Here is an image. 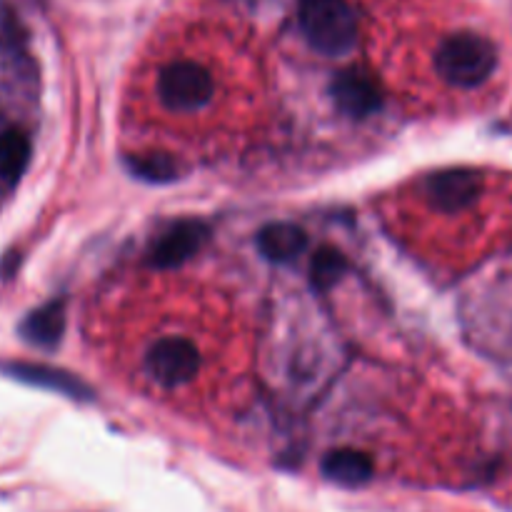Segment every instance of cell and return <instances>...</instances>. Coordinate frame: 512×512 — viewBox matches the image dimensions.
<instances>
[{"label": "cell", "mask_w": 512, "mask_h": 512, "mask_svg": "<svg viewBox=\"0 0 512 512\" xmlns=\"http://www.w3.org/2000/svg\"><path fill=\"white\" fill-rule=\"evenodd\" d=\"M298 23L310 48L328 58L350 53L358 45V13L348 0H298Z\"/></svg>", "instance_id": "1"}, {"label": "cell", "mask_w": 512, "mask_h": 512, "mask_svg": "<svg viewBox=\"0 0 512 512\" xmlns=\"http://www.w3.org/2000/svg\"><path fill=\"white\" fill-rule=\"evenodd\" d=\"M495 65L498 50L493 40L470 30L448 35L435 53V70L455 88H478L493 75Z\"/></svg>", "instance_id": "2"}, {"label": "cell", "mask_w": 512, "mask_h": 512, "mask_svg": "<svg viewBox=\"0 0 512 512\" xmlns=\"http://www.w3.org/2000/svg\"><path fill=\"white\" fill-rule=\"evenodd\" d=\"M213 75L193 60H175L160 70L158 95L175 113L200 110L213 100Z\"/></svg>", "instance_id": "3"}, {"label": "cell", "mask_w": 512, "mask_h": 512, "mask_svg": "<svg viewBox=\"0 0 512 512\" xmlns=\"http://www.w3.org/2000/svg\"><path fill=\"white\" fill-rule=\"evenodd\" d=\"M145 370L163 388H180L200 370V353L190 340L163 338L145 355Z\"/></svg>", "instance_id": "4"}, {"label": "cell", "mask_w": 512, "mask_h": 512, "mask_svg": "<svg viewBox=\"0 0 512 512\" xmlns=\"http://www.w3.org/2000/svg\"><path fill=\"white\" fill-rule=\"evenodd\" d=\"M210 240V228L203 220L185 218L170 225L148 248V263L158 270L178 268L203 250Z\"/></svg>", "instance_id": "5"}, {"label": "cell", "mask_w": 512, "mask_h": 512, "mask_svg": "<svg viewBox=\"0 0 512 512\" xmlns=\"http://www.w3.org/2000/svg\"><path fill=\"white\" fill-rule=\"evenodd\" d=\"M0 373H3L5 378L30 385V388L50 390V393L78 400V403H88V400L95 398L93 388H90L85 380L68 373V370L55 368V365L28 363V360H8V363H0Z\"/></svg>", "instance_id": "6"}, {"label": "cell", "mask_w": 512, "mask_h": 512, "mask_svg": "<svg viewBox=\"0 0 512 512\" xmlns=\"http://www.w3.org/2000/svg\"><path fill=\"white\" fill-rule=\"evenodd\" d=\"M330 98L340 113L363 120L383 105V90L370 70L355 65V68H345L335 75L330 83Z\"/></svg>", "instance_id": "7"}, {"label": "cell", "mask_w": 512, "mask_h": 512, "mask_svg": "<svg viewBox=\"0 0 512 512\" xmlns=\"http://www.w3.org/2000/svg\"><path fill=\"white\" fill-rule=\"evenodd\" d=\"M483 193V175L473 168L438 170L425 180V198L443 213H460L470 208Z\"/></svg>", "instance_id": "8"}, {"label": "cell", "mask_w": 512, "mask_h": 512, "mask_svg": "<svg viewBox=\"0 0 512 512\" xmlns=\"http://www.w3.org/2000/svg\"><path fill=\"white\" fill-rule=\"evenodd\" d=\"M65 303L63 300H50L40 308L30 310L25 320L20 323V335L25 343L40 350L58 348L65 335Z\"/></svg>", "instance_id": "9"}, {"label": "cell", "mask_w": 512, "mask_h": 512, "mask_svg": "<svg viewBox=\"0 0 512 512\" xmlns=\"http://www.w3.org/2000/svg\"><path fill=\"white\" fill-rule=\"evenodd\" d=\"M308 248V235L293 223H270L258 233V250L270 263H293Z\"/></svg>", "instance_id": "10"}, {"label": "cell", "mask_w": 512, "mask_h": 512, "mask_svg": "<svg viewBox=\"0 0 512 512\" xmlns=\"http://www.w3.org/2000/svg\"><path fill=\"white\" fill-rule=\"evenodd\" d=\"M375 473L373 458L363 450L338 448L330 450L323 458V475L333 483L345 485V488H358L365 485Z\"/></svg>", "instance_id": "11"}, {"label": "cell", "mask_w": 512, "mask_h": 512, "mask_svg": "<svg viewBox=\"0 0 512 512\" xmlns=\"http://www.w3.org/2000/svg\"><path fill=\"white\" fill-rule=\"evenodd\" d=\"M125 170H128L133 178L143 180L150 185H165L175 183L183 173L178 160L173 155L165 153H148V155H128L125 158Z\"/></svg>", "instance_id": "12"}, {"label": "cell", "mask_w": 512, "mask_h": 512, "mask_svg": "<svg viewBox=\"0 0 512 512\" xmlns=\"http://www.w3.org/2000/svg\"><path fill=\"white\" fill-rule=\"evenodd\" d=\"M30 163V140L20 128L0 130V180L18 183Z\"/></svg>", "instance_id": "13"}, {"label": "cell", "mask_w": 512, "mask_h": 512, "mask_svg": "<svg viewBox=\"0 0 512 512\" xmlns=\"http://www.w3.org/2000/svg\"><path fill=\"white\" fill-rule=\"evenodd\" d=\"M348 270V258L338 248L323 245L310 260V283L315 290H330Z\"/></svg>", "instance_id": "14"}]
</instances>
